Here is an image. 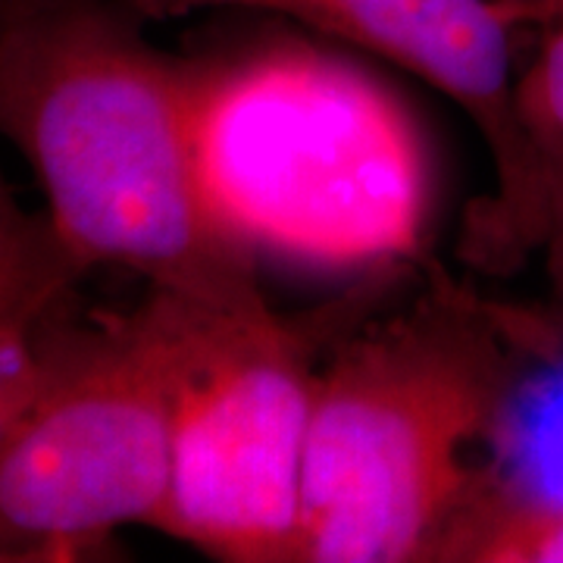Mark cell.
I'll use <instances>...</instances> for the list:
<instances>
[{
  "label": "cell",
  "mask_w": 563,
  "mask_h": 563,
  "mask_svg": "<svg viewBox=\"0 0 563 563\" xmlns=\"http://www.w3.org/2000/svg\"><path fill=\"white\" fill-rule=\"evenodd\" d=\"M147 25L129 0H0V139L81 276L117 266L188 301H266L257 251L203 181L191 57Z\"/></svg>",
  "instance_id": "1"
},
{
  "label": "cell",
  "mask_w": 563,
  "mask_h": 563,
  "mask_svg": "<svg viewBox=\"0 0 563 563\" xmlns=\"http://www.w3.org/2000/svg\"><path fill=\"white\" fill-rule=\"evenodd\" d=\"M532 347L520 307L435 273L320 361L295 563H439Z\"/></svg>",
  "instance_id": "2"
},
{
  "label": "cell",
  "mask_w": 563,
  "mask_h": 563,
  "mask_svg": "<svg viewBox=\"0 0 563 563\" xmlns=\"http://www.w3.org/2000/svg\"><path fill=\"white\" fill-rule=\"evenodd\" d=\"M191 69L203 181L242 242L325 263L417 244L420 151L383 91L285 38L191 57Z\"/></svg>",
  "instance_id": "3"
},
{
  "label": "cell",
  "mask_w": 563,
  "mask_h": 563,
  "mask_svg": "<svg viewBox=\"0 0 563 563\" xmlns=\"http://www.w3.org/2000/svg\"><path fill=\"white\" fill-rule=\"evenodd\" d=\"M173 461L157 532L225 563H295L320 325L151 291Z\"/></svg>",
  "instance_id": "4"
},
{
  "label": "cell",
  "mask_w": 563,
  "mask_h": 563,
  "mask_svg": "<svg viewBox=\"0 0 563 563\" xmlns=\"http://www.w3.org/2000/svg\"><path fill=\"white\" fill-rule=\"evenodd\" d=\"M173 426L144 301L69 313L47 379L0 435V563L107 561L125 526L157 529Z\"/></svg>",
  "instance_id": "5"
},
{
  "label": "cell",
  "mask_w": 563,
  "mask_h": 563,
  "mask_svg": "<svg viewBox=\"0 0 563 563\" xmlns=\"http://www.w3.org/2000/svg\"><path fill=\"white\" fill-rule=\"evenodd\" d=\"M147 22L242 10L295 22L395 63L461 107L492 163V191L466 210L461 257L510 276L539 254L517 85L551 0H129Z\"/></svg>",
  "instance_id": "6"
},
{
  "label": "cell",
  "mask_w": 563,
  "mask_h": 563,
  "mask_svg": "<svg viewBox=\"0 0 563 563\" xmlns=\"http://www.w3.org/2000/svg\"><path fill=\"white\" fill-rule=\"evenodd\" d=\"M529 181L539 213V254L544 261L551 307H563V0L532 44L517 85Z\"/></svg>",
  "instance_id": "7"
},
{
  "label": "cell",
  "mask_w": 563,
  "mask_h": 563,
  "mask_svg": "<svg viewBox=\"0 0 563 563\" xmlns=\"http://www.w3.org/2000/svg\"><path fill=\"white\" fill-rule=\"evenodd\" d=\"M439 563H563V495L510 488L483 473Z\"/></svg>",
  "instance_id": "8"
},
{
  "label": "cell",
  "mask_w": 563,
  "mask_h": 563,
  "mask_svg": "<svg viewBox=\"0 0 563 563\" xmlns=\"http://www.w3.org/2000/svg\"><path fill=\"white\" fill-rule=\"evenodd\" d=\"M81 279L47 213L25 210L0 169V317L44 320L73 310Z\"/></svg>",
  "instance_id": "9"
},
{
  "label": "cell",
  "mask_w": 563,
  "mask_h": 563,
  "mask_svg": "<svg viewBox=\"0 0 563 563\" xmlns=\"http://www.w3.org/2000/svg\"><path fill=\"white\" fill-rule=\"evenodd\" d=\"M76 310L79 307L44 320L0 317V435L44 385L54 363L63 320Z\"/></svg>",
  "instance_id": "10"
},
{
  "label": "cell",
  "mask_w": 563,
  "mask_h": 563,
  "mask_svg": "<svg viewBox=\"0 0 563 563\" xmlns=\"http://www.w3.org/2000/svg\"><path fill=\"white\" fill-rule=\"evenodd\" d=\"M532 313V332H536V342L544 344V347H554V351H563V307H536L529 310Z\"/></svg>",
  "instance_id": "11"
}]
</instances>
